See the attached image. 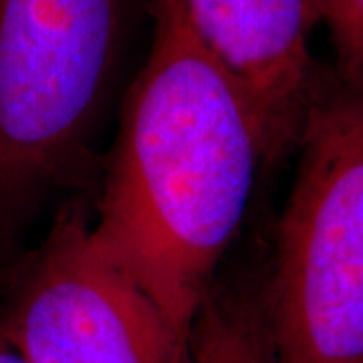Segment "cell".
Listing matches in <instances>:
<instances>
[{"label":"cell","instance_id":"obj_3","mask_svg":"<svg viewBox=\"0 0 363 363\" xmlns=\"http://www.w3.org/2000/svg\"><path fill=\"white\" fill-rule=\"evenodd\" d=\"M260 307L277 363H363V87L317 71Z\"/></svg>","mask_w":363,"mask_h":363},{"label":"cell","instance_id":"obj_5","mask_svg":"<svg viewBox=\"0 0 363 363\" xmlns=\"http://www.w3.org/2000/svg\"><path fill=\"white\" fill-rule=\"evenodd\" d=\"M259 111L272 162L297 145L317 67V0H162Z\"/></svg>","mask_w":363,"mask_h":363},{"label":"cell","instance_id":"obj_7","mask_svg":"<svg viewBox=\"0 0 363 363\" xmlns=\"http://www.w3.org/2000/svg\"><path fill=\"white\" fill-rule=\"evenodd\" d=\"M317 21L333 40L335 73L363 87V0H317Z\"/></svg>","mask_w":363,"mask_h":363},{"label":"cell","instance_id":"obj_1","mask_svg":"<svg viewBox=\"0 0 363 363\" xmlns=\"http://www.w3.org/2000/svg\"><path fill=\"white\" fill-rule=\"evenodd\" d=\"M123 101L91 234L186 341L271 145L248 93L162 0Z\"/></svg>","mask_w":363,"mask_h":363},{"label":"cell","instance_id":"obj_4","mask_svg":"<svg viewBox=\"0 0 363 363\" xmlns=\"http://www.w3.org/2000/svg\"><path fill=\"white\" fill-rule=\"evenodd\" d=\"M0 329L26 363H182L186 350L79 210L2 271Z\"/></svg>","mask_w":363,"mask_h":363},{"label":"cell","instance_id":"obj_2","mask_svg":"<svg viewBox=\"0 0 363 363\" xmlns=\"http://www.w3.org/2000/svg\"><path fill=\"white\" fill-rule=\"evenodd\" d=\"M131 0H0V274L91 164Z\"/></svg>","mask_w":363,"mask_h":363},{"label":"cell","instance_id":"obj_8","mask_svg":"<svg viewBox=\"0 0 363 363\" xmlns=\"http://www.w3.org/2000/svg\"><path fill=\"white\" fill-rule=\"evenodd\" d=\"M0 363H26L21 357V353L11 345V341L2 333V329H0Z\"/></svg>","mask_w":363,"mask_h":363},{"label":"cell","instance_id":"obj_6","mask_svg":"<svg viewBox=\"0 0 363 363\" xmlns=\"http://www.w3.org/2000/svg\"><path fill=\"white\" fill-rule=\"evenodd\" d=\"M182 363H277L260 298L214 286L192 325Z\"/></svg>","mask_w":363,"mask_h":363}]
</instances>
